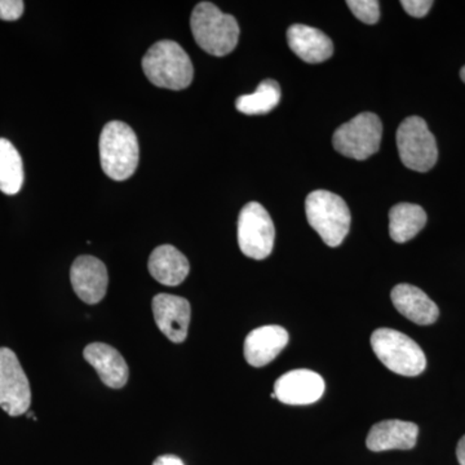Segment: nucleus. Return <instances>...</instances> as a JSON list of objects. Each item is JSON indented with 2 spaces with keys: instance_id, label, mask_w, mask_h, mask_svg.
<instances>
[{
  "instance_id": "f257e3e1",
  "label": "nucleus",
  "mask_w": 465,
  "mask_h": 465,
  "mask_svg": "<svg viewBox=\"0 0 465 465\" xmlns=\"http://www.w3.org/2000/svg\"><path fill=\"white\" fill-rule=\"evenodd\" d=\"M143 70L153 84L166 90L182 91L194 76L191 57L179 43L161 41L153 45L143 57Z\"/></svg>"
},
{
  "instance_id": "f03ea898",
  "label": "nucleus",
  "mask_w": 465,
  "mask_h": 465,
  "mask_svg": "<svg viewBox=\"0 0 465 465\" xmlns=\"http://www.w3.org/2000/svg\"><path fill=\"white\" fill-rule=\"evenodd\" d=\"M191 27L194 41L213 56L223 57L237 47L240 26L232 15L220 11L213 3L202 2L193 9Z\"/></svg>"
},
{
  "instance_id": "7ed1b4c3",
  "label": "nucleus",
  "mask_w": 465,
  "mask_h": 465,
  "mask_svg": "<svg viewBox=\"0 0 465 465\" xmlns=\"http://www.w3.org/2000/svg\"><path fill=\"white\" fill-rule=\"evenodd\" d=\"M136 134L124 122H109L100 136V162L104 173L115 182L130 179L139 166Z\"/></svg>"
},
{
  "instance_id": "20e7f679",
  "label": "nucleus",
  "mask_w": 465,
  "mask_h": 465,
  "mask_svg": "<svg viewBox=\"0 0 465 465\" xmlns=\"http://www.w3.org/2000/svg\"><path fill=\"white\" fill-rule=\"evenodd\" d=\"M309 225L330 247L341 246L351 229V211L341 197L331 192L316 191L305 201Z\"/></svg>"
},
{
  "instance_id": "39448f33",
  "label": "nucleus",
  "mask_w": 465,
  "mask_h": 465,
  "mask_svg": "<svg viewBox=\"0 0 465 465\" xmlns=\"http://www.w3.org/2000/svg\"><path fill=\"white\" fill-rule=\"evenodd\" d=\"M372 351L391 371L403 376H418L427 367V358L418 342L405 333L379 329L371 335Z\"/></svg>"
},
{
  "instance_id": "423d86ee",
  "label": "nucleus",
  "mask_w": 465,
  "mask_h": 465,
  "mask_svg": "<svg viewBox=\"0 0 465 465\" xmlns=\"http://www.w3.org/2000/svg\"><path fill=\"white\" fill-rule=\"evenodd\" d=\"M397 148L402 163L416 173H428L439 159L436 139L420 116H409L400 124Z\"/></svg>"
},
{
  "instance_id": "0eeeda50",
  "label": "nucleus",
  "mask_w": 465,
  "mask_h": 465,
  "mask_svg": "<svg viewBox=\"0 0 465 465\" xmlns=\"http://www.w3.org/2000/svg\"><path fill=\"white\" fill-rule=\"evenodd\" d=\"M382 124L374 113H361L341 125L332 137L333 148L344 157L365 161L381 148Z\"/></svg>"
},
{
  "instance_id": "6e6552de",
  "label": "nucleus",
  "mask_w": 465,
  "mask_h": 465,
  "mask_svg": "<svg viewBox=\"0 0 465 465\" xmlns=\"http://www.w3.org/2000/svg\"><path fill=\"white\" fill-rule=\"evenodd\" d=\"M275 229L273 220L258 202L242 208L238 219V244L247 258L264 260L273 251Z\"/></svg>"
},
{
  "instance_id": "1a4fd4ad",
  "label": "nucleus",
  "mask_w": 465,
  "mask_h": 465,
  "mask_svg": "<svg viewBox=\"0 0 465 465\" xmlns=\"http://www.w3.org/2000/svg\"><path fill=\"white\" fill-rule=\"evenodd\" d=\"M32 390L29 379L14 351L0 348V407L9 416L29 411Z\"/></svg>"
},
{
  "instance_id": "9d476101",
  "label": "nucleus",
  "mask_w": 465,
  "mask_h": 465,
  "mask_svg": "<svg viewBox=\"0 0 465 465\" xmlns=\"http://www.w3.org/2000/svg\"><path fill=\"white\" fill-rule=\"evenodd\" d=\"M70 281L76 296L85 304H97L108 290V269L94 256H79L70 269Z\"/></svg>"
},
{
  "instance_id": "9b49d317",
  "label": "nucleus",
  "mask_w": 465,
  "mask_h": 465,
  "mask_svg": "<svg viewBox=\"0 0 465 465\" xmlns=\"http://www.w3.org/2000/svg\"><path fill=\"white\" fill-rule=\"evenodd\" d=\"M155 323L173 342H183L188 336L192 308L188 300L170 293H158L153 299Z\"/></svg>"
},
{
  "instance_id": "f8f14e48",
  "label": "nucleus",
  "mask_w": 465,
  "mask_h": 465,
  "mask_svg": "<svg viewBox=\"0 0 465 465\" xmlns=\"http://www.w3.org/2000/svg\"><path fill=\"white\" fill-rule=\"evenodd\" d=\"M322 376L311 370H293L281 376L274 384L277 400L291 406L311 405L323 396Z\"/></svg>"
},
{
  "instance_id": "ddd939ff",
  "label": "nucleus",
  "mask_w": 465,
  "mask_h": 465,
  "mask_svg": "<svg viewBox=\"0 0 465 465\" xmlns=\"http://www.w3.org/2000/svg\"><path fill=\"white\" fill-rule=\"evenodd\" d=\"M289 332L277 324L253 330L244 341V358L252 367L271 363L289 344Z\"/></svg>"
},
{
  "instance_id": "4468645a",
  "label": "nucleus",
  "mask_w": 465,
  "mask_h": 465,
  "mask_svg": "<svg viewBox=\"0 0 465 465\" xmlns=\"http://www.w3.org/2000/svg\"><path fill=\"white\" fill-rule=\"evenodd\" d=\"M84 356V360L96 370L101 381L106 387L121 390L127 384L128 376H130L127 362L115 348L104 342H92L85 347Z\"/></svg>"
},
{
  "instance_id": "2eb2a0df",
  "label": "nucleus",
  "mask_w": 465,
  "mask_h": 465,
  "mask_svg": "<svg viewBox=\"0 0 465 465\" xmlns=\"http://www.w3.org/2000/svg\"><path fill=\"white\" fill-rule=\"evenodd\" d=\"M391 302L397 311L419 326H428L439 320L440 311L436 302L427 293L412 284H397L391 291Z\"/></svg>"
},
{
  "instance_id": "dca6fc26",
  "label": "nucleus",
  "mask_w": 465,
  "mask_h": 465,
  "mask_svg": "<svg viewBox=\"0 0 465 465\" xmlns=\"http://www.w3.org/2000/svg\"><path fill=\"white\" fill-rule=\"evenodd\" d=\"M419 427L403 420H384L375 424L367 436V449L374 452L411 450L418 440Z\"/></svg>"
},
{
  "instance_id": "f3484780",
  "label": "nucleus",
  "mask_w": 465,
  "mask_h": 465,
  "mask_svg": "<svg viewBox=\"0 0 465 465\" xmlns=\"http://www.w3.org/2000/svg\"><path fill=\"white\" fill-rule=\"evenodd\" d=\"M287 42L293 54L308 64L323 63L333 54L331 39L316 27L302 24L290 26Z\"/></svg>"
},
{
  "instance_id": "a211bd4d",
  "label": "nucleus",
  "mask_w": 465,
  "mask_h": 465,
  "mask_svg": "<svg viewBox=\"0 0 465 465\" xmlns=\"http://www.w3.org/2000/svg\"><path fill=\"white\" fill-rule=\"evenodd\" d=\"M148 266L155 281L170 287L182 284L191 271L185 255L171 244H163L153 251Z\"/></svg>"
},
{
  "instance_id": "6ab92c4d",
  "label": "nucleus",
  "mask_w": 465,
  "mask_h": 465,
  "mask_svg": "<svg viewBox=\"0 0 465 465\" xmlns=\"http://www.w3.org/2000/svg\"><path fill=\"white\" fill-rule=\"evenodd\" d=\"M427 224V213L419 204L400 203L390 213V234L397 243H406Z\"/></svg>"
},
{
  "instance_id": "aec40b11",
  "label": "nucleus",
  "mask_w": 465,
  "mask_h": 465,
  "mask_svg": "<svg viewBox=\"0 0 465 465\" xmlns=\"http://www.w3.org/2000/svg\"><path fill=\"white\" fill-rule=\"evenodd\" d=\"M24 164L20 153L7 139H0V192L17 194L23 188Z\"/></svg>"
},
{
  "instance_id": "412c9836",
  "label": "nucleus",
  "mask_w": 465,
  "mask_h": 465,
  "mask_svg": "<svg viewBox=\"0 0 465 465\" xmlns=\"http://www.w3.org/2000/svg\"><path fill=\"white\" fill-rule=\"evenodd\" d=\"M281 101V87L273 79H265L251 94H242L235 101L238 112L246 115H262L272 112Z\"/></svg>"
},
{
  "instance_id": "4be33fe9",
  "label": "nucleus",
  "mask_w": 465,
  "mask_h": 465,
  "mask_svg": "<svg viewBox=\"0 0 465 465\" xmlns=\"http://www.w3.org/2000/svg\"><path fill=\"white\" fill-rule=\"evenodd\" d=\"M347 5L354 16L367 25H374L381 18V3L378 0H348Z\"/></svg>"
},
{
  "instance_id": "5701e85b",
  "label": "nucleus",
  "mask_w": 465,
  "mask_h": 465,
  "mask_svg": "<svg viewBox=\"0 0 465 465\" xmlns=\"http://www.w3.org/2000/svg\"><path fill=\"white\" fill-rule=\"evenodd\" d=\"M24 8L23 0H0V20L16 21L23 16Z\"/></svg>"
},
{
  "instance_id": "b1692460",
  "label": "nucleus",
  "mask_w": 465,
  "mask_h": 465,
  "mask_svg": "<svg viewBox=\"0 0 465 465\" xmlns=\"http://www.w3.org/2000/svg\"><path fill=\"white\" fill-rule=\"evenodd\" d=\"M403 9L410 16L421 18L427 16L428 12L432 8V0H402L401 2Z\"/></svg>"
},
{
  "instance_id": "393cba45",
  "label": "nucleus",
  "mask_w": 465,
  "mask_h": 465,
  "mask_svg": "<svg viewBox=\"0 0 465 465\" xmlns=\"http://www.w3.org/2000/svg\"><path fill=\"white\" fill-rule=\"evenodd\" d=\"M153 465H185L182 459L174 457V455H163L155 459Z\"/></svg>"
},
{
  "instance_id": "a878e982",
  "label": "nucleus",
  "mask_w": 465,
  "mask_h": 465,
  "mask_svg": "<svg viewBox=\"0 0 465 465\" xmlns=\"http://www.w3.org/2000/svg\"><path fill=\"white\" fill-rule=\"evenodd\" d=\"M457 457L459 464L465 465V436L461 437V440H459L457 448Z\"/></svg>"
},
{
  "instance_id": "bb28decb",
  "label": "nucleus",
  "mask_w": 465,
  "mask_h": 465,
  "mask_svg": "<svg viewBox=\"0 0 465 465\" xmlns=\"http://www.w3.org/2000/svg\"><path fill=\"white\" fill-rule=\"evenodd\" d=\"M460 78H461V81L464 82L465 84V66L461 67V70H460Z\"/></svg>"
}]
</instances>
